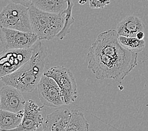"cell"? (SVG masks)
Here are the masks:
<instances>
[{
    "label": "cell",
    "mask_w": 148,
    "mask_h": 131,
    "mask_svg": "<svg viewBox=\"0 0 148 131\" xmlns=\"http://www.w3.org/2000/svg\"><path fill=\"white\" fill-rule=\"evenodd\" d=\"M138 53L127 50L119 40L115 29H109L98 35L87 54L88 68L96 79L124 80L138 62Z\"/></svg>",
    "instance_id": "1"
},
{
    "label": "cell",
    "mask_w": 148,
    "mask_h": 131,
    "mask_svg": "<svg viewBox=\"0 0 148 131\" xmlns=\"http://www.w3.org/2000/svg\"><path fill=\"white\" fill-rule=\"evenodd\" d=\"M32 47V54L29 61L16 71L0 79L5 84L24 93H30L36 89L48 62L47 47L40 40H38Z\"/></svg>",
    "instance_id": "2"
},
{
    "label": "cell",
    "mask_w": 148,
    "mask_h": 131,
    "mask_svg": "<svg viewBox=\"0 0 148 131\" xmlns=\"http://www.w3.org/2000/svg\"><path fill=\"white\" fill-rule=\"evenodd\" d=\"M32 30L40 40H51L57 37L65 23L66 10L61 14L42 12L34 6L29 8Z\"/></svg>",
    "instance_id": "3"
},
{
    "label": "cell",
    "mask_w": 148,
    "mask_h": 131,
    "mask_svg": "<svg viewBox=\"0 0 148 131\" xmlns=\"http://www.w3.org/2000/svg\"><path fill=\"white\" fill-rule=\"evenodd\" d=\"M0 26L6 29L23 32H32L29 8L11 3L0 12Z\"/></svg>",
    "instance_id": "4"
},
{
    "label": "cell",
    "mask_w": 148,
    "mask_h": 131,
    "mask_svg": "<svg viewBox=\"0 0 148 131\" xmlns=\"http://www.w3.org/2000/svg\"><path fill=\"white\" fill-rule=\"evenodd\" d=\"M44 74L57 83L64 105H69L76 100L77 97V84L75 76L69 69L63 66H53L45 71Z\"/></svg>",
    "instance_id": "5"
},
{
    "label": "cell",
    "mask_w": 148,
    "mask_h": 131,
    "mask_svg": "<svg viewBox=\"0 0 148 131\" xmlns=\"http://www.w3.org/2000/svg\"><path fill=\"white\" fill-rule=\"evenodd\" d=\"M32 47L5 49L0 54V79L14 73L31 58Z\"/></svg>",
    "instance_id": "6"
},
{
    "label": "cell",
    "mask_w": 148,
    "mask_h": 131,
    "mask_svg": "<svg viewBox=\"0 0 148 131\" xmlns=\"http://www.w3.org/2000/svg\"><path fill=\"white\" fill-rule=\"evenodd\" d=\"M0 37L5 50L31 48L38 40L37 35L33 32L20 31L1 27Z\"/></svg>",
    "instance_id": "7"
},
{
    "label": "cell",
    "mask_w": 148,
    "mask_h": 131,
    "mask_svg": "<svg viewBox=\"0 0 148 131\" xmlns=\"http://www.w3.org/2000/svg\"><path fill=\"white\" fill-rule=\"evenodd\" d=\"M37 87L38 98L44 106L57 107L64 105L60 88L51 78L43 74Z\"/></svg>",
    "instance_id": "8"
},
{
    "label": "cell",
    "mask_w": 148,
    "mask_h": 131,
    "mask_svg": "<svg viewBox=\"0 0 148 131\" xmlns=\"http://www.w3.org/2000/svg\"><path fill=\"white\" fill-rule=\"evenodd\" d=\"M32 100L26 102L23 110V116L20 124L16 128L8 131H36L43 126L44 118L42 108Z\"/></svg>",
    "instance_id": "9"
},
{
    "label": "cell",
    "mask_w": 148,
    "mask_h": 131,
    "mask_svg": "<svg viewBox=\"0 0 148 131\" xmlns=\"http://www.w3.org/2000/svg\"><path fill=\"white\" fill-rule=\"evenodd\" d=\"M25 104V99L17 88L5 84L0 90V109L18 112L23 110Z\"/></svg>",
    "instance_id": "10"
},
{
    "label": "cell",
    "mask_w": 148,
    "mask_h": 131,
    "mask_svg": "<svg viewBox=\"0 0 148 131\" xmlns=\"http://www.w3.org/2000/svg\"><path fill=\"white\" fill-rule=\"evenodd\" d=\"M71 115L69 109H58L47 115L42 131H65Z\"/></svg>",
    "instance_id": "11"
},
{
    "label": "cell",
    "mask_w": 148,
    "mask_h": 131,
    "mask_svg": "<svg viewBox=\"0 0 148 131\" xmlns=\"http://www.w3.org/2000/svg\"><path fill=\"white\" fill-rule=\"evenodd\" d=\"M145 28L143 20L136 15H129L121 21L116 27L119 35L128 37H136L139 32Z\"/></svg>",
    "instance_id": "12"
},
{
    "label": "cell",
    "mask_w": 148,
    "mask_h": 131,
    "mask_svg": "<svg viewBox=\"0 0 148 131\" xmlns=\"http://www.w3.org/2000/svg\"><path fill=\"white\" fill-rule=\"evenodd\" d=\"M69 0H32V6L42 12L61 14L68 7Z\"/></svg>",
    "instance_id": "13"
},
{
    "label": "cell",
    "mask_w": 148,
    "mask_h": 131,
    "mask_svg": "<svg viewBox=\"0 0 148 131\" xmlns=\"http://www.w3.org/2000/svg\"><path fill=\"white\" fill-rule=\"evenodd\" d=\"M23 116V110L12 112L0 109V129L10 130L20 124Z\"/></svg>",
    "instance_id": "14"
},
{
    "label": "cell",
    "mask_w": 148,
    "mask_h": 131,
    "mask_svg": "<svg viewBox=\"0 0 148 131\" xmlns=\"http://www.w3.org/2000/svg\"><path fill=\"white\" fill-rule=\"evenodd\" d=\"M89 123L83 113L73 110L65 131H89Z\"/></svg>",
    "instance_id": "15"
},
{
    "label": "cell",
    "mask_w": 148,
    "mask_h": 131,
    "mask_svg": "<svg viewBox=\"0 0 148 131\" xmlns=\"http://www.w3.org/2000/svg\"><path fill=\"white\" fill-rule=\"evenodd\" d=\"M119 40L123 47L134 52H142L146 46V42L136 37H128L119 35Z\"/></svg>",
    "instance_id": "16"
},
{
    "label": "cell",
    "mask_w": 148,
    "mask_h": 131,
    "mask_svg": "<svg viewBox=\"0 0 148 131\" xmlns=\"http://www.w3.org/2000/svg\"><path fill=\"white\" fill-rule=\"evenodd\" d=\"M74 6V3L73 0L68 1V7L66 10L65 23L62 30L57 35V37L59 39H63L67 34L70 33L71 31V25L75 22V19L73 16V8Z\"/></svg>",
    "instance_id": "17"
},
{
    "label": "cell",
    "mask_w": 148,
    "mask_h": 131,
    "mask_svg": "<svg viewBox=\"0 0 148 131\" xmlns=\"http://www.w3.org/2000/svg\"><path fill=\"white\" fill-rule=\"evenodd\" d=\"M111 0H89V6L91 9H103L110 3Z\"/></svg>",
    "instance_id": "18"
},
{
    "label": "cell",
    "mask_w": 148,
    "mask_h": 131,
    "mask_svg": "<svg viewBox=\"0 0 148 131\" xmlns=\"http://www.w3.org/2000/svg\"><path fill=\"white\" fill-rule=\"evenodd\" d=\"M10 1L14 3L21 4L27 7V8H29L32 4V0H10Z\"/></svg>",
    "instance_id": "19"
},
{
    "label": "cell",
    "mask_w": 148,
    "mask_h": 131,
    "mask_svg": "<svg viewBox=\"0 0 148 131\" xmlns=\"http://www.w3.org/2000/svg\"><path fill=\"white\" fill-rule=\"evenodd\" d=\"M144 37H145V35H144V33L143 32V31L139 32L137 33V34L136 35V37L139 40L144 39Z\"/></svg>",
    "instance_id": "20"
},
{
    "label": "cell",
    "mask_w": 148,
    "mask_h": 131,
    "mask_svg": "<svg viewBox=\"0 0 148 131\" xmlns=\"http://www.w3.org/2000/svg\"><path fill=\"white\" fill-rule=\"evenodd\" d=\"M0 32H1V26H0ZM4 50H5V48L3 47V45L2 44V42L1 40V37H0V54L4 51Z\"/></svg>",
    "instance_id": "21"
},
{
    "label": "cell",
    "mask_w": 148,
    "mask_h": 131,
    "mask_svg": "<svg viewBox=\"0 0 148 131\" xmlns=\"http://www.w3.org/2000/svg\"><path fill=\"white\" fill-rule=\"evenodd\" d=\"M87 2V0H79V4L80 5H84Z\"/></svg>",
    "instance_id": "22"
},
{
    "label": "cell",
    "mask_w": 148,
    "mask_h": 131,
    "mask_svg": "<svg viewBox=\"0 0 148 131\" xmlns=\"http://www.w3.org/2000/svg\"><path fill=\"white\" fill-rule=\"evenodd\" d=\"M0 131H8V130H1V129H0Z\"/></svg>",
    "instance_id": "23"
},
{
    "label": "cell",
    "mask_w": 148,
    "mask_h": 131,
    "mask_svg": "<svg viewBox=\"0 0 148 131\" xmlns=\"http://www.w3.org/2000/svg\"><path fill=\"white\" fill-rule=\"evenodd\" d=\"M147 1H148V0H147Z\"/></svg>",
    "instance_id": "24"
}]
</instances>
